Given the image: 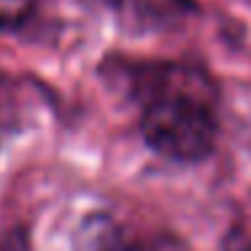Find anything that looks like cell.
<instances>
[{
    "mask_svg": "<svg viewBox=\"0 0 251 251\" xmlns=\"http://www.w3.org/2000/svg\"><path fill=\"white\" fill-rule=\"evenodd\" d=\"M211 98L195 92H168L149 100L141 116L146 143L176 162H200L216 146V119Z\"/></svg>",
    "mask_w": 251,
    "mask_h": 251,
    "instance_id": "cell-1",
    "label": "cell"
},
{
    "mask_svg": "<svg viewBox=\"0 0 251 251\" xmlns=\"http://www.w3.org/2000/svg\"><path fill=\"white\" fill-rule=\"evenodd\" d=\"M73 246L76 251H122V235L111 216L92 213L78 224Z\"/></svg>",
    "mask_w": 251,
    "mask_h": 251,
    "instance_id": "cell-2",
    "label": "cell"
},
{
    "mask_svg": "<svg viewBox=\"0 0 251 251\" xmlns=\"http://www.w3.org/2000/svg\"><path fill=\"white\" fill-rule=\"evenodd\" d=\"M35 0H0V30H17L30 19Z\"/></svg>",
    "mask_w": 251,
    "mask_h": 251,
    "instance_id": "cell-3",
    "label": "cell"
},
{
    "mask_svg": "<svg viewBox=\"0 0 251 251\" xmlns=\"http://www.w3.org/2000/svg\"><path fill=\"white\" fill-rule=\"evenodd\" d=\"M222 251H251V235L243 229H229L222 243Z\"/></svg>",
    "mask_w": 251,
    "mask_h": 251,
    "instance_id": "cell-4",
    "label": "cell"
}]
</instances>
